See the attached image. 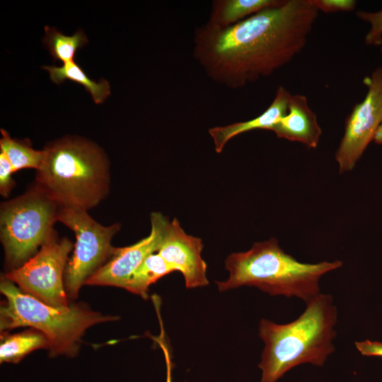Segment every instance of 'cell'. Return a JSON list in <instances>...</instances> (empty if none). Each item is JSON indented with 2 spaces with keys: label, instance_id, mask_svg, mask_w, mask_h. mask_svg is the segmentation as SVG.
<instances>
[{
  "label": "cell",
  "instance_id": "19",
  "mask_svg": "<svg viewBox=\"0 0 382 382\" xmlns=\"http://www.w3.org/2000/svg\"><path fill=\"white\" fill-rule=\"evenodd\" d=\"M45 30L44 44L55 60H61L64 63L73 62L76 50L88 42L81 30L73 35H64L55 28L49 26H45Z\"/></svg>",
  "mask_w": 382,
  "mask_h": 382
},
{
  "label": "cell",
  "instance_id": "13",
  "mask_svg": "<svg viewBox=\"0 0 382 382\" xmlns=\"http://www.w3.org/2000/svg\"><path fill=\"white\" fill-rule=\"evenodd\" d=\"M291 94L284 86H279L270 106L257 117L244 122L209 128V134L213 140L215 151L221 153L226 144L233 137L255 129L272 130L287 111Z\"/></svg>",
  "mask_w": 382,
  "mask_h": 382
},
{
  "label": "cell",
  "instance_id": "25",
  "mask_svg": "<svg viewBox=\"0 0 382 382\" xmlns=\"http://www.w3.org/2000/svg\"><path fill=\"white\" fill-rule=\"evenodd\" d=\"M374 141L378 145H382V123L376 132Z\"/></svg>",
  "mask_w": 382,
  "mask_h": 382
},
{
  "label": "cell",
  "instance_id": "15",
  "mask_svg": "<svg viewBox=\"0 0 382 382\" xmlns=\"http://www.w3.org/2000/svg\"><path fill=\"white\" fill-rule=\"evenodd\" d=\"M49 347L46 336L35 329L1 335L0 362L18 363L31 352Z\"/></svg>",
  "mask_w": 382,
  "mask_h": 382
},
{
  "label": "cell",
  "instance_id": "23",
  "mask_svg": "<svg viewBox=\"0 0 382 382\" xmlns=\"http://www.w3.org/2000/svg\"><path fill=\"white\" fill-rule=\"evenodd\" d=\"M158 320H159V324L161 327L160 335L158 337H152L157 342L158 346L161 348L164 354L166 365V382H172L171 371L173 369V363L171 361V354L170 352L169 346L166 340L162 319L159 318Z\"/></svg>",
  "mask_w": 382,
  "mask_h": 382
},
{
  "label": "cell",
  "instance_id": "20",
  "mask_svg": "<svg viewBox=\"0 0 382 382\" xmlns=\"http://www.w3.org/2000/svg\"><path fill=\"white\" fill-rule=\"evenodd\" d=\"M356 15L370 25L364 38L366 45L378 46L382 41V9L376 12L359 11Z\"/></svg>",
  "mask_w": 382,
  "mask_h": 382
},
{
  "label": "cell",
  "instance_id": "11",
  "mask_svg": "<svg viewBox=\"0 0 382 382\" xmlns=\"http://www.w3.org/2000/svg\"><path fill=\"white\" fill-rule=\"evenodd\" d=\"M201 238L187 234L177 219H167L162 241L157 253L175 271L182 273L187 289L206 286L207 264L202 257Z\"/></svg>",
  "mask_w": 382,
  "mask_h": 382
},
{
  "label": "cell",
  "instance_id": "9",
  "mask_svg": "<svg viewBox=\"0 0 382 382\" xmlns=\"http://www.w3.org/2000/svg\"><path fill=\"white\" fill-rule=\"evenodd\" d=\"M367 91L345 121V132L335 152L340 173L352 170L382 123V67L363 80Z\"/></svg>",
  "mask_w": 382,
  "mask_h": 382
},
{
  "label": "cell",
  "instance_id": "4",
  "mask_svg": "<svg viewBox=\"0 0 382 382\" xmlns=\"http://www.w3.org/2000/svg\"><path fill=\"white\" fill-rule=\"evenodd\" d=\"M342 266L340 260L299 262L271 238L254 243L245 252L229 255L225 261L228 277L216 284L220 291L252 286L272 296L296 297L306 303L320 294V279Z\"/></svg>",
  "mask_w": 382,
  "mask_h": 382
},
{
  "label": "cell",
  "instance_id": "10",
  "mask_svg": "<svg viewBox=\"0 0 382 382\" xmlns=\"http://www.w3.org/2000/svg\"><path fill=\"white\" fill-rule=\"evenodd\" d=\"M167 219L160 212L151 213L149 235L132 245L115 248L110 259L86 281V284L124 289L143 261L151 254L158 252Z\"/></svg>",
  "mask_w": 382,
  "mask_h": 382
},
{
  "label": "cell",
  "instance_id": "24",
  "mask_svg": "<svg viewBox=\"0 0 382 382\" xmlns=\"http://www.w3.org/2000/svg\"><path fill=\"white\" fill-rule=\"evenodd\" d=\"M354 345L363 356L382 357L381 342L365 340L355 342Z\"/></svg>",
  "mask_w": 382,
  "mask_h": 382
},
{
  "label": "cell",
  "instance_id": "3",
  "mask_svg": "<svg viewBox=\"0 0 382 382\" xmlns=\"http://www.w3.org/2000/svg\"><path fill=\"white\" fill-rule=\"evenodd\" d=\"M35 183L59 207L85 211L109 194L110 161L94 142L67 136L45 146Z\"/></svg>",
  "mask_w": 382,
  "mask_h": 382
},
{
  "label": "cell",
  "instance_id": "18",
  "mask_svg": "<svg viewBox=\"0 0 382 382\" xmlns=\"http://www.w3.org/2000/svg\"><path fill=\"white\" fill-rule=\"evenodd\" d=\"M0 151L10 161L13 172L24 168L37 170L43 157V150H35L28 139H17L11 137L4 129H1Z\"/></svg>",
  "mask_w": 382,
  "mask_h": 382
},
{
  "label": "cell",
  "instance_id": "7",
  "mask_svg": "<svg viewBox=\"0 0 382 382\" xmlns=\"http://www.w3.org/2000/svg\"><path fill=\"white\" fill-rule=\"evenodd\" d=\"M57 221L62 223L76 236L71 257L64 272V286L67 296L76 298L82 285L110 259L115 247L111 245L113 236L121 224L105 226L94 220L87 211L59 207Z\"/></svg>",
  "mask_w": 382,
  "mask_h": 382
},
{
  "label": "cell",
  "instance_id": "2",
  "mask_svg": "<svg viewBox=\"0 0 382 382\" xmlns=\"http://www.w3.org/2000/svg\"><path fill=\"white\" fill-rule=\"evenodd\" d=\"M337 310L329 294H319L306 303L294 320L279 324L262 319L258 335L264 342L260 382H277L288 371L302 364L323 366L335 352Z\"/></svg>",
  "mask_w": 382,
  "mask_h": 382
},
{
  "label": "cell",
  "instance_id": "22",
  "mask_svg": "<svg viewBox=\"0 0 382 382\" xmlns=\"http://www.w3.org/2000/svg\"><path fill=\"white\" fill-rule=\"evenodd\" d=\"M14 173L11 164L6 155L0 151V194L2 197L9 196L15 185L11 175Z\"/></svg>",
  "mask_w": 382,
  "mask_h": 382
},
{
  "label": "cell",
  "instance_id": "5",
  "mask_svg": "<svg viewBox=\"0 0 382 382\" xmlns=\"http://www.w3.org/2000/svg\"><path fill=\"white\" fill-rule=\"evenodd\" d=\"M0 291L6 298L0 308L1 331L30 327L43 333L52 357L75 356L85 331L98 323L113 321L117 317L104 316L79 304L57 308L23 291L1 277Z\"/></svg>",
  "mask_w": 382,
  "mask_h": 382
},
{
  "label": "cell",
  "instance_id": "1",
  "mask_svg": "<svg viewBox=\"0 0 382 382\" xmlns=\"http://www.w3.org/2000/svg\"><path fill=\"white\" fill-rule=\"evenodd\" d=\"M310 0H281L224 28H196L193 57L207 76L243 88L290 62L304 49L318 16Z\"/></svg>",
  "mask_w": 382,
  "mask_h": 382
},
{
  "label": "cell",
  "instance_id": "14",
  "mask_svg": "<svg viewBox=\"0 0 382 382\" xmlns=\"http://www.w3.org/2000/svg\"><path fill=\"white\" fill-rule=\"evenodd\" d=\"M281 0H214L206 23L215 28H224L270 7Z\"/></svg>",
  "mask_w": 382,
  "mask_h": 382
},
{
  "label": "cell",
  "instance_id": "21",
  "mask_svg": "<svg viewBox=\"0 0 382 382\" xmlns=\"http://www.w3.org/2000/svg\"><path fill=\"white\" fill-rule=\"evenodd\" d=\"M318 11L325 13L349 12L354 10L357 4L355 0H310Z\"/></svg>",
  "mask_w": 382,
  "mask_h": 382
},
{
  "label": "cell",
  "instance_id": "26",
  "mask_svg": "<svg viewBox=\"0 0 382 382\" xmlns=\"http://www.w3.org/2000/svg\"><path fill=\"white\" fill-rule=\"evenodd\" d=\"M378 46L380 47V52H381V56H382V41L381 42V43H380V45Z\"/></svg>",
  "mask_w": 382,
  "mask_h": 382
},
{
  "label": "cell",
  "instance_id": "8",
  "mask_svg": "<svg viewBox=\"0 0 382 382\" xmlns=\"http://www.w3.org/2000/svg\"><path fill=\"white\" fill-rule=\"evenodd\" d=\"M74 244L54 231L39 250L21 267L4 276L23 291L57 308L68 304L64 272Z\"/></svg>",
  "mask_w": 382,
  "mask_h": 382
},
{
  "label": "cell",
  "instance_id": "16",
  "mask_svg": "<svg viewBox=\"0 0 382 382\" xmlns=\"http://www.w3.org/2000/svg\"><path fill=\"white\" fill-rule=\"evenodd\" d=\"M175 270L157 253L149 255L132 274L124 289L146 300L151 284Z\"/></svg>",
  "mask_w": 382,
  "mask_h": 382
},
{
  "label": "cell",
  "instance_id": "6",
  "mask_svg": "<svg viewBox=\"0 0 382 382\" xmlns=\"http://www.w3.org/2000/svg\"><path fill=\"white\" fill-rule=\"evenodd\" d=\"M59 206L36 184L1 202L0 238L8 271L23 265L54 233Z\"/></svg>",
  "mask_w": 382,
  "mask_h": 382
},
{
  "label": "cell",
  "instance_id": "12",
  "mask_svg": "<svg viewBox=\"0 0 382 382\" xmlns=\"http://www.w3.org/2000/svg\"><path fill=\"white\" fill-rule=\"evenodd\" d=\"M271 131L279 138L301 142L311 149L318 146L322 134L316 115L301 94L291 96L286 114Z\"/></svg>",
  "mask_w": 382,
  "mask_h": 382
},
{
  "label": "cell",
  "instance_id": "17",
  "mask_svg": "<svg viewBox=\"0 0 382 382\" xmlns=\"http://www.w3.org/2000/svg\"><path fill=\"white\" fill-rule=\"evenodd\" d=\"M42 68L49 72L51 80L56 83L69 79L83 85L97 104L103 103L110 94V86L106 80L101 79L99 82L91 80L74 61L64 63L62 66H43Z\"/></svg>",
  "mask_w": 382,
  "mask_h": 382
}]
</instances>
